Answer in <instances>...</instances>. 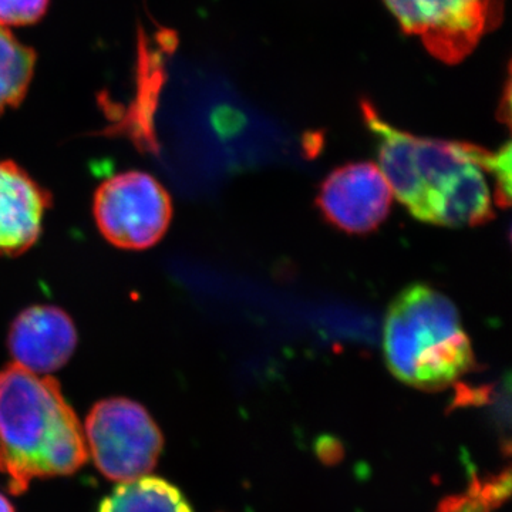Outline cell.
<instances>
[{"label":"cell","mask_w":512,"mask_h":512,"mask_svg":"<svg viewBox=\"0 0 512 512\" xmlns=\"http://www.w3.org/2000/svg\"><path fill=\"white\" fill-rule=\"evenodd\" d=\"M84 437L100 473L120 483L153 471L164 446L163 433L150 413L124 397L94 404Z\"/></svg>","instance_id":"obj_3"},{"label":"cell","mask_w":512,"mask_h":512,"mask_svg":"<svg viewBox=\"0 0 512 512\" xmlns=\"http://www.w3.org/2000/svg\"><path fill=\"white\" fill-rule=\"evenodd\" d=\"M99 512H192L175 485L163 478L143 476L123 481L104 498Z\"/></svg>","instance_id":"obj_11"},{"label":"cell","mask_w":512,"mask_h":512,"mask_svg":"<svg viewBox=\"0 0 512 512\" xmlns=\"http://www.w3.org/2000/svg\"><path fill=\"white\" fill-rule=\"evenodd\" d=\"M52 195L18 164L0 161V258L18 256L42 234Z\"/></svg>","instance_id":"obj_8"},{"label":"cell","mask_w":512,"mask_h":512,"mask_svg":"<svg viewBox=\"0 0 512 512\" xmlns=\"http://www.w3.org/2000/svg\"><path fill=\"white\" fill-rule=\"evenodd\" d=\"M89 457L59 382L10 363L0 370V473L22 494L35 478L69 476Z\"/></svg>","instance_id":"obj_1"},{"label":"cell","mask_w":512,"mask_h":512,"mask_svg":"<svg viewBox=\"0 0 512 512\" xmlns=\"http://www.w3.org/2000/svg\"><path fill=\"white\" fill-rule=\"evenodd\" d=\"M511 144L505 143L498 151L478 148L477 164L481 170L493 175L495 202L500 207H508L511 202Z\"/></svg>","instance_id":"obj_14"},{"label":"cell","mask_w":512,"mask_h":512,"mask_svg":"<svg viewBox=\"0 0 512 512\" xmlns=\"http://www.w3.org/2000/svg\"><path fill=\"white\" fill-rule=\"evenodd\" d=\"M393 192L377 164L349 163L320 184L318 208L332 227L348 234L376 231L389 217Z\"/></svg>","instance_id":"obj_6"},{"label":"cell","mask_w":512,"mask_h":512,"mask_svg":"<svg viewBox=\"0 0 512 512\" xmlns=\"http://www.w3.org/2000/svg\"><path fill=\"white\" fill-rule=\"evenodd\" d=\"M0 512H15L12 504H10L2 494H0Z\"/></svg>","instance_id":"obj_16"},{"label":"cell","mask_w":512,"mask_h":512,"mask_svg":"<svg viewBox=\"0 0 512 512\" xmlns=\"http://www.w3.org/2000/svg\"><path fill=\"white\" fill-rule=\"evenodd\" d=\"M35 66L36 53L0 26V114L25 99Z\"/></svg>","instance_id":"obj_12"},{"label":"cell","mask_w":512,"mask_h":512,"mask_svg":"<svg viewBox=\"0 0 512 512\" xmlns=\"http://www.w3.org/2000/svg\"><path fill=\"white\" fill-rule=\"evenodd\" d=\"M49 0H0V26H28L39 22Z\"/></svg>","instance_id":"obj_15"},{"label":"cell","mask_w":512,"mask_h":512,"mask_svg":"<svg viewBox=\"0 0 512 512\" xmlns=\"http://www.w3.org/2000/svg\"><path fill=\"white\" fill-rule=\"evenodd\" d=\"M383 352L400 382L426 392L446 389L476 367L456 305L423 284L407 286L390 305Z\"/></svg>","instance_id":"obj_2"},{"label":"cell","mask_w":512,"mask_h":512,"mask_svg":"<svg viewBox=\"0 0 512 512\" xmlns=\"http://www.w3.org/2000/svg\"><path fill=\"white\" fill-rule=\"evenodd\" d=\"M362 111L366 126L376 138L377 167L392 188L394 197L420 220L424 190L414 165V134L392 126L369 101H363Z\"/></svg>","instance_id":"obj_9"},{"label":"cell","mask_w":512,"mask_h":512,"mask_svg":"<svg viewBox=\"0 0 512 512\" xmlns=\"http://www.w3.org/2000/svg\"><path fill=\"white\" fill-rule=\"evenodd\" d=\"M490 188L476 163L464 165L424 201L420 221L447 228L477 227L493 220Z\"/></svg>","instance_id":"obj_10"},{"label":"cell","mask_w":512,"mask_h":512,"mask_svg":"<svg viewBox=\"0 0 512 512\" xmlns=\"http://www.w3.org/2000/svg\"><path fill=\"white\" fill-rule=\"evenodd\" d=\"M8 346L16 365L46 375L69 362L77 346L76 326L56 306H30L13 320Z\"/></svg>","instance_id":"obj_7"},{"label":"cell","mask_w":512,"mask_h":512,"mask_svg":"<svg viewBox=\"0 0 512 512\" xmlns=\"http://www.w3.org/2000/svg\"><path fill=\"white\" fill-rule=\"evenodd\" d=\"M93 214L101 235L111 245L141 251L163 239L173 218V202L153 175L127 171L97 188Z\"/></svg>","instance_id":"obj_4"},{"label":"cell","mask_w":512,"mask_h":512,"mask_svg":"<svg viewBox=\"0 0 512 512\" xmlns=\"http://www.w3.org/2000/svg\"><path fill=\"white\" fill-rule=\"evenodd\" d=\"M510 487L508 471L485 481L476 480L466 493L444 500L437 512H491L507 500Z\"/></svg>","instance_id":"obj_13"},{"label":"cell","mask_w":512,"mask_h":512,"mask_svg":"<svg viewBox=\"0 0 512 512\" xmlns=\"http://www.w3.org/2000/svg\"><path fill=\"white\" fill-rule=\"evenodd\" d=\"M400 28L437 59L458 63L503 19L504 0H383Z\"/></svg>","instance_id":"obj_5"}]
</instances>
